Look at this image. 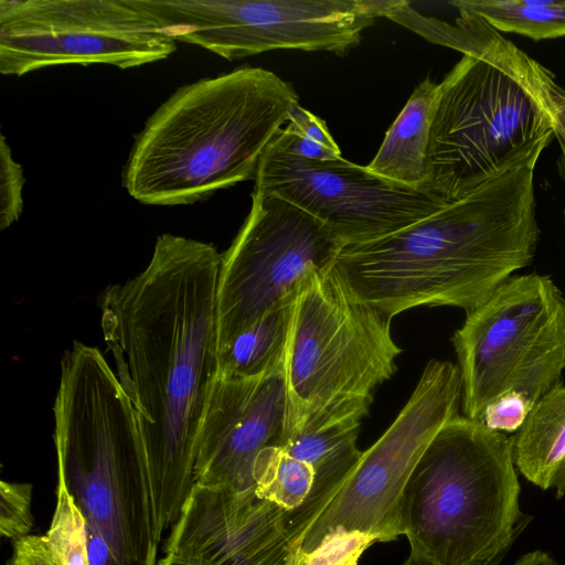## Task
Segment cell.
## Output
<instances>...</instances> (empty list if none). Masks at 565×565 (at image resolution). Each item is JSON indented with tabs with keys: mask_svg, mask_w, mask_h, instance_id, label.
Here are the masks:
<instances>
[{
	"mask_svg": "<svg viewBox=\"0 0 565 565\" xmlns=\"http://www.w3.org/2000/svg\"><path fill=\"white\" fill-rule=\"evenodd\" d=\"M221 263L213 244L164 233L147 267L99 298L104 341L140 424L161 536L194 486L198 434L217 374Z\"/></svg>",
	"mask_w": 565,
	"mask_h": 565,
	"instance_id": "obj_1",
	"label": "cell"
},
{
	"mask_svg": "<svg viewBox=\"0 0 565 565\" xmlns=\"http://www.w3.org/2000/svg\"><path fill=\"white\" fill-rule=\"evenodd\" d=\"M536 163L491 179L394 234L343 247L335 267L390 318L416 307L470 312L533 260Z\"/></svg>",
	"mask_w": 565,
	"mask_h": 565,
	"instance_id": "obj_2",
	"label": "cell"
},
{
	"mask_svg": "<svg viewBox=\"0 0 565 565\" xmlns=\"http://www.w3.org/2000/svg\"><path fill=\"white\" fill-rule=\"evenodd\" d=\"M298 103L292 85L260 67L178 88L136 136L122 185L149 205H184L254 179Z\"/></svg>",
	"mask_w": 565,
	"mask_h": 565,
	"instance_id": "obj_3",
	"label": "cell"
},
{
	"mask_svg": "<svg viewBox=\"0 0 565 565\" xmlns=\"http://www.w3.org/2000/svg\"><path fill=\"white\" fill-rule=\"evenodd\" d=\"M57 472L86 523L120 565H158V531L145 441L134 406L103 353L74 341L54 403Z\"/></svg>",
	"mask_w": 565,
	"mask_h": 565,
	"instance_id": "obj_4",
	"label": "cell"
},
{
	"mask_svg": "<svg viewBox=\"0 0 565 565\" xmlns=\"http://www.w3.org/2000/svg\"><path fill=\"white\" fill-rule=\"evenodd\" d=\"M519 497L513 438L457 414L405 486L401 535L431 565H475L510 548L530 522Z\"/></svg>",
	"mask_w": 565,
	"mask_h": 565,
	"instance_id": "obj_5",
	"label": "cell"
},
{
	"mask_svg": "<svg viewBox=\"0 0 565 565\" xmlns=\"http://www.w3.org/2000/svg\"><path fill=\"white\" fill-rule=\"evenodd\" d=\"M391 320L360 298L335 265L303 286L284 358L280 441L338 424L361 425L375 388L396 371L402 349L392 338Z\"/></svg>",
	"mask_w": 565,
	"mask_h": 565,
	"instance_id": "obj_6",
	"label": "cell"
},
{
	"mask_svg": "<svg viewBox=\"0 0 565 565\" xmlns=\"http://www.w3.org/2000/svg\"><path fill=\"white\" fill-rule=\"evenodd\" d=\"M440 84L428 147V189L447 201L537 162L553 128L507 72L463 55Z\"/></svg>",
	"mask_w": 565,
	"mask_h": 565,
	"instance_id": "obj_7",
	"label": "cell"
},
{
	"mask_svg": "<svg viewBox=\"0 0 565 565\" xmlns=\"http://www.w3.org/2000/svg\"><path fill=\"white\" fill-rule=\"evenodd\" d=\"M451 342L466 417L482 420L509 394L532 408L565 371V297L547 275H513L467 313Z\"/></svg>",
	"mask_w": 565,
	"mask_h": 565,
	"instance_id": "obj_8",
	"label": "cell"
},
{
	"mask_svg": "<svg viewBox=\"0 0 565 565\" xmlns=\"http://www.w3.org/2000/svg\"><path fill=\"white\" fill-rule=\"evenodd\" d=\"M175 42L233 61L274 50L347 54L386 17L379 0H131Z\"/></svg>",
	"mask_w": 565,
	"mask_h": 565,
	"instance_id": "obj_9",
	"label": "cell"
},
{
	"mask_svg": "<svg viewBox=\"0 0 565 565\" xmlns=\"http://www.w3.org/2000/svg\"><path fill=\"white\" fill-rule=\"evenodd\" d=\"M344 246L318 218L259 191L231 246L217 284V353L269 312L292 303L316 275L332 268Z\"/></svg>",
	"mask_w": 565,
	"mask_h": 565,
	"instance_id": "obj_10",
	"label": "cell"
},
{
	"mask_svg": "<svg viewBox=\"0 0 565 565\" xmlns=\"http://www.w3.org/2000/svg\"><path fill=\"white\" fill-rule=\"evenodd\" d=\"M177 42L131 0H0V72L56 65L122 70L167 58Z\"/></svg>",
	"mask_w": 565,
	"mask_h": 565,
	"instance_id": "obj_11",
	"label": "cell"
},
{
	"mask_svg": "<svg viewBox=\"0 0 565 565\" xmlns=\"http://www.w3.org/2000/svg\"><path fill=\"white\" fill-rule=\"evenodd\" d=\"M460 399L458 365L429 361L405 406L385 433L362 451L329 505L302 535L297 552H312L339 532H358L376 542L399 536L405 486L431 439L458 414Z\"/></svg>",
	"mask_w": 565,
	"mask_h": 565,
	"instance_id": "obj_12",
	"label": "cell"
},
{
	"mask_svg": "<svg viewBox=\"0 0 565 565\" xmlns=\"http://www.w3.org/2000/svg\"><path fill=\"white\" fill-rule=\"evenodd\" d=\"M254 180L255 191L308 212L344 247L394 234L449 202L430 190L393 182L342 157L323 161L297 157L273 140Z\"/></svg>",
	"mask_w": 565,
	"mask_h": 565,
	"instance_id": "obj_13",
	"label": "cell"
},
{
	"mask_svg": "<svg viewBox=\"0 0 565 565\" xmlns=\"http://www.w3.org/2000/svg\"><path fill=\"white\" fill-rule=\"evenodd\" d=\"M285 419L282 370L250 379L216 375L198 434L194 484L254 489L255 462L263 449L280 441Z\"/></svg>",
	"mask_w": 565,
	"mask_h": 565,
	"instance_id": "obj_14",
	"label": "cell"
},
{
	"mask_svg": "<svg viewBox=\"0 0 565 565\" xmlns=\"http://www.w3.org/2000/svg\"><path fill=\"white\" fill-rule=\"evenodd\" d=\"M297 547L284 512L254 491L194 484L164 554L202 565H291Z\"/></svg>",
	"mask_w": 565,
	"mask_h": 565,
	"instance_id": "obj_15",
	"label": "cell"
},
{
	"mask_svg": "<svg viewBox=\"0 0 565 565\" xmlns=\"http://www.w3.org/2000/svg\"><path fill=\"white\" fill-rule=\"evenodd\" d=\"M459 12L451 26L447 46L463 55L486 60L512 76L548 117L553 134L562 150L565 172V88L542 64L530 57L514 43L467 9Z\"/></svg>",
	"mask_w": 565,
	"mask_h": 565,
	"instance_id": "obj_16",
	"label": "cell"
},
{
	"mask_svg": "<svg viewBox=\"0 0 565 565\" xmlns=\"http://www.w3.org/2000/svg\"><path fill=\"white\" fill-rule=\"evenodd\" d=\"M439 96L440 84L429 78L416 86L366 166L370 171L406 186L429 190L428 147Z\"/></svg>",
	"mask_w": 565,
	"mask_h": 565,
	"instance_id": "obj_17",
	"label": "cell"
},
{
	"mask_svg": "<svg viewBox=\"0 0 565 565\" xmlns=\"http://www.w3.org/2000/svg\"><path fill=\"white\" fill-rule=\"evenodd\" d=\"M513 438L514 463L543 490L565 494V384L544 394L530 409Z\"/></svg>",
	"mask_w": 565,
	"mask_h": 565,
	"instance_id": "obj_18",
	"label": "cell"
},
{
	"mask_svg": "<svg viewBox=\"0 0 565 565\" xmlns=\"http://www.w3.org/2000/svg\"><path fill=\"white\" fill-rule=\"evenodd\" d=\"M359 428L360 424H338L291 435L276 445L310 465L316 473L313 495L305 513L297 544L329 505L361 458L362 451L356 446Z\"/></svg>",
	"mask_w": 565,
	"mask_h": 565,
	"instance_id": "obj_19",
	"label": "cell"
},
{
	"mask_svg": "<svg viewBox=\"0 0 565 565\" xmlns=\"http://www.w3.org/2000/svg\"><path fill=\"white\" fill-rule=\"evenodd\" d=\"M294 303L282 306L236 335L217 353V376L250 379L282 370Z\"/></svg>",
	"mask_w": 565,
	"mask_h": 565,
	"instance_id": "obj_20",
	"label": "cell"
},
{
	"mask_svg": "<svg viewBox=\"0 0 565 565\" xmlns=\"http://www.w3.org/2000/svg\"><path fill=\"white\" fill-rule=\"evenodd\" d=\"M254 482L256 495L284 512L297 547L302 520L315 491L313 469L274 445L260 451L254 467Z\"/></svg>",
	"mask_w": 565,
	"mask_h": 565,
	"instance_id": "obj_21",
	"label": "cell"
},
{
	"mask_svg": "<svg viewBox=\"0 0 565 565\" xmlns=\"http://www.w3.org/2000/svg\"><path fill=\"white\" fill-rule=\"evenodd\" d=\"M456 9H467L493 29L534 41L565 36V0H455Z\"/></svg>",
	"mask_w": 565,
	"mask_h": 565,
	"instance_id": "obj_22",
	"label": "cell"
},
{
	"mask_svg": "<svg viewBox=\"0 0 565 565\" xmlns=\"http://www.w3.org/2000/svg\"><path fill=\"white\" fill-rule=\"evenodd\" d=\"M43 540L55 565H88L86 519L60 472L56 505Z\"/></svg>",
	"mask_w": 565,
	"mask_h": 565,
	"instance_id": "obj_23",
	"label": "cell"
},
{
	"mask_svg": "<svg viewBox=\"0 0 565 565\" xmlns=\"http://www.w3.org/2000/svg\"><path fill=\"white\" fill-rule=\"evenodd\" d=\"M376 541L358 532H339L326 537L309 553L297 552L291 565H356Z\"/></svg>",
	"mask_w": 565,
	"mask_h": 565,
	"instance_id": "obj_24",
	"label": "cell"
},
{
	"mask_svg": "<svg viewBox=\"0 0 565 565\" xmlns=\"http://www.w3.org/2000/svg\"><path fill=\"white\" fill-rule=\"evenodd\" d=\"M0 498L1 535L13 542L31 535L33 529L32 484L1 481Z\"/></svg>",
	"mask_w": 565,
	"mask_h": 565,
	"instance_id": "obj_25",
	"label": "cell"
},
{
	"mask_svg": "<svg viewBox=\"0 0 565 565\" xmlns=\"http://www.w3.org/2000/svg\"><path fill=\"white\" fill-rule=\"evenodd\" d=\"M23 170L13 157L3 135L0 138V228L6 230L19 220L22 207Z\"/></svg>",
	"mask_w": 565,
	"mask_h": 565,
	"instance_id": "obj_26",
	"label": "cell"
},
{
	"mask_svg": "<svg viewBox=\"0 0 565 565\" xmlns=\"http://www.w3.org/2000/svg\"><path fill=\"white\" fill-rule=\"evenodd\" d=\"M531 407L519 394H509L495 401L487 409L482 423L490 429L511 433L523 424Z\"/></svg>",
	"mask_w": 565,
	"mask_h": 565,
	"instance_id": "obj_27",
	"label": "cell"
},
{
	"mask_svg": "<svg viewBox=\"0 0 565 565\" xmlns=\"http://www.w3.org/2000/svg\"><path fill=\"white\" fill-rule=\"evenodd\" d=\"M288 126L297 134L321 145L335 156L341 157V150L329 132L326 122L302 108L299 104L291 107L288 114Z\"/></svg>",
	"mask_w": 565,
	"mask_h": 565,
	"instance_id": "obj_28",
	"label": "cell"
},
{
	"mask_svg": "<svg viewBox=\"0 0 565 565\" xmlns=\"http://www.w3.org/2000/svg\"><path fill=\"white\" fill-rule=\"evenodd\" d=\"M273 141L281 149L309 160H330L339 158L321 145L297 134L288 125L280 129Z\"/></svg>",
	"mask_w": 565,
	"mask_h": 565,
	"instance_id": "obj_29",
	"label": "cell"
},
{
	"mask_svg": "<svg viewBox=\"0 0 565 565\" xmlns=\"http://www.w3.org/2000/svg\"><path fill=\"white\" fill-rule=\"evenodd\" d=\"M8 565H55L45 546L43 536L28 535L13 542Z\"/></svg>",
	"mask_w": 565,
	"mask_h": 565,
	"instance_id": "obj_30",
	"label": "cell"
},
{
	"mask_svg": "<svg viewBox=\"0 0 565 565\" xmlns=\"http://www.w3.org/2000/svg\"><path fill=\"white\" fill-rule=\"evenodd\" d=\"M88 565H120L103 534L86 523Z\"/></svg>",
	"mask_w": 565,
	"mask_h": 565,
	"instance_id": "obj_31",
	"label": "cell"
},
{
	"mask_svg": "<svg viewBox=\"0 0 565 565\" xmlns=\"http://www.w3.org/2000/svg\"><path fill=\"white\" fill-rule=\"evenodd\" d=\"M513 565H558V563L542 551H534L521 556Z\"/></svg>",
	"mask_w": 565,
	"mask_h": 565,
	"instance_id": "obj_32",
	"label": "cell"
},
{
	"mask_svg": "<svg viewBox=\"0 0 565 565\" xmlns=\"http://www.w3.org/2000/svg\"><path fill=\"white\" fill-rule=\"evenodd\" d=\"M508 551H509V548H505V550L492 555L491 557H489L482 562H479L475 565H499L501 563V561L504 558ZM402 565H431V564L428 563L427 561H425L423 557L417 556L409 552V555L407 556V558L405 559V562Z\"/></svg>",
	"mask_w": 565,
	"mask_h": 565,
	"instance_id": "obj_33",
	"label": "cell"
},
{
	"mask_svg": "<svg viewBox=\"0 0 565 565\" xmlns=\"http://www.w3.org/2000/svg\"><path fill=\"white\" fill-rule=\"evenodd\" d=\"M158 565H202L198 562L164 554V557L159 562Z\"/></svg>",
	"mask_w": 565,
	"mask_h": 565,
	"instance_id": "obj_34",
	"label": "cell"
},
{
	"mask_svg": "<svg viewBox=\"0 0 565 565\" xmlns=\"http://www.w3.org/2000/svg\"><path fill=\"white\" fill-rule=\"evenodd\" d=\"M564 225H565V211H564Z\"/></svg>",
	"mask_w": 565,
	"mask_h": 565,
	"instance_id": "obj_35",
	"label": "cell"
}]
</instances>
